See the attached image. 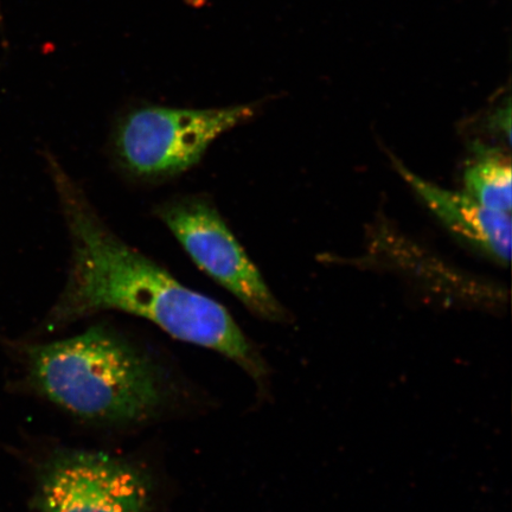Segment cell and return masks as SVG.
I'll return each instance as SVG.
<instances>
[{"mask_svg":"<svg viewBox=\"0 0 512 512\" xmlns=\"http://www.w3.org/2000/svg\"><path fill=\"white\" fill-rule=\"evenodd\" d=\"M467 195L483 207L497 213L511 214L512 170L509 157L496 150H480L465 171Z\"/></svg>","mask_w":512,"mask_h":512,"instance_id":"obj_7","label":"cell"},{"mask_svg":"<svg viewBox=\"0 0 512 512\" xmlns=\"http://www.w3.org/2000/svg\"><path fill=\"white\" fill-rule=\"evenodd\" d=\"M37 512H153L156 485L130 458L85 448L56 447L35 470Z\"/></svg>","mask_w":512,"mask_h":512,"instance_id":"obj_4","label":"cell"},{"mask_svg":"<svg viewBox=\"0 0 512 512\" xmlns=\"http://www.w3.org/2000/svg\"><path fill=\"white\" fill-rule=\"evenodd\" d=\"M393 164L422 202L458 238L502 264H508L511 255V215L485 208L462 192L440 188L425 181L398 159L393 158Z\"/></svg>","mask_w":512,"mask_h":512,"instance_id":"obj_6","label":"cell"},{"mask_svg":"<svg viewBox=\"0 0 512 512\" xmlns=\"http://www.w3.org/2000/svg\"><path fill=\"white\" fill-rule=\"evenodd\" d=\"M49 174L66 220L72 256L67 284L42 324L44 334L104 311L156 324L178 341L213 350L245 370L260 389L268 367L226 307L184 286L115 235L56 158Z\"/></svg>","mask_w":512,"mask_h":512,"instance_id":"obj_1","label":"cell"},{"mask_svg":"<svg viewBox=\"0 0 512 512\" xmlns=\"http://www.w3.org/2000/svg\"><path fill=\"white\" fill-rule=\"evenodd\" d=\"M254 114L251 106L139 108L115 130V157L127 174L146 181L181 175L200 162L217 138Z\"/></svg>","mask_w":512,"mask_h":512,"instance_id":"obj_3","label":"cell"},{"mask_svg":"<svg viewBox=\"0 0 512 512\" xmlns=\"http://www.w3.org/2000/svg\"><path fill=\"white\" fill-rule=\"evenodd\" d=\"M156 216L217 284L238 298L254 315L284 322L287 312L274 297L213 202L200 195L174 198L156 208Z\"/></svg>","mask_w":512,"mask_h":512,"instance_id":"obj_5","label":"cell"},{"mask_svg":"<svg viewBox=\"0 0 512 512\" xmlns=\"http://www.w3.org/2000/svg\"><path fill=\"white\" fill-rule=\"evenodd\" d=\"M18 350L24 389L83 424H152L177 399V388L162 364L105 324L59 341L23 344Z\"/></svg>","mask_w":512,"mask_h":512,"instance_id":"obj_2","label":"cell"}]
</instances>
